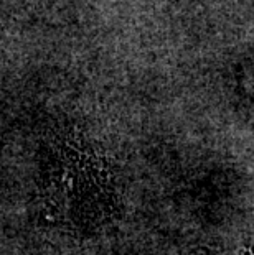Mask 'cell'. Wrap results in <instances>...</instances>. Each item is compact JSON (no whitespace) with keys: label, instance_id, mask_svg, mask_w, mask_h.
Listing matches in <instances>:
<instances>
[{"label":"cell","instance_id":"6da1fadb","mask_svg":"<svg viewBox=\"0 0 254 255\" xmlns=\"http://www.w3.org/2000/svg\"><path fill=\"white\" fill-rule=\"evenodd\" d=\"M41 193L46 213L78 231L104 226L116 214L114 178L104 155L79 143L48 148Z\"/></svg>","mask_w":254,"mask_h":255},{"label":"cell","instance_id":"7a4b0ae2","mask_svg":"<svg viewBox=\"0 0 254 255\" xmlns=\"http://www.w3.org/2000/svg\"><path fill=\"white\" fill-rule=\"evenodd\" d=\"M185 255H223V254H220V252H216V251H212V249H195V251L188 252Z\"/></svg>","mask_w":254,"mask_h":255}]
</instances>
